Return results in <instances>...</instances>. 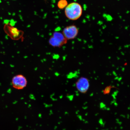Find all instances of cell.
Returning <instances> with one entry per match:
<instances>
[{
    "label": "cell",
    "instance_id": "obj_1",
    "mask_svg": "<svg viewBox=\"0 0 130 130\" xmlns=\"http://www.w3.org/2000/svg\"><path fill=\"white\" fill-rule=\"evenodd\" d=\"M65 15L70 20L75 21L82 15L83 8L79 3L73 2L68 4L65 8Z\"/></svg>",
    "mask_w": 130,
    "mask_h": 130
},
{
    "label": "cell",
    "instance_id": "obj_2",
    "mask_svg": "<svg viewBox=\"0 0 130 130\" xmlns=\"http://www.w3.org/2000/svg\"><path fill=\"white\" fill-rule=\"evenodd\" d=\"M67 41L62 33L55 32L50 37L48 43L52 46L60 48L67 43Z\"/></svg>",
    "mask_w": 130,
    "mask_h": 130
},
{
    "label": "cell",
    "instance_id": "obj_3",
    "mask_svg": "<svg viewBox=\"0 0 130 130\" xmlns=\"http://www.w3.org/2000/svg\"><path fill=\"white\" fill-rule=\"evenodd\" d=\"M4 30L5 32L12 40H17L22 37L23 32L19 30L9 23L5 24Z\"/></svg>",
    "mask_w": 130,
    "mask_h": 130
},
{
    "label": "cell",
    "instance_id": "obj_4",
    "mask_svg": "<svg viewBox=\"0 0 130 130\" xmlns=\"http://www.w3.org/2000/svg\"><path fill=\"white\" fill-rule=\"evenodd\" d=\"M12 87L17 90H22L27 87L26 78L22 74H18L13 77L11 81Z\"/></svg>",
    "mask_w": 130,
    "mask_h": 130
},
{
    "label": "cell",
    "instance_id": "obj_5",
    "mask_svg": "<svg viewBox=\"0 0 130 130\" xmlns=\"http://www.w3.org/2000/svg\"><path fill=\"white\" fill-rule=\"evenodd\" d=\"M79 30L77 27L75 25H72L65 27L62 33L66 39L68 40L75 38Z\"/></svg>",
    "mask_w": 130,
    "mask_h": 130
},
{
    "label": "cell",
    "instance_id": "obj_6",
    "mask_svg": "<svg viewBox=\"0 0 130 130\" xmlns=\"http://www.w3.org/2000/svg\"><path fill=\"white\" fill-rule=\"evenodd\" d=\"M76 88L80 93H87L89 88L90 84L89 79L85 77H81L76 83Z\"/></svg>",
    "mask_w": 130,
    "mask_h": 130
},
{
    "label": "cell",
    "instance_id": "obj_7",
    "mask_svg": "<svg viewBox=\"0 0 130 130\" xmlns=\"http://www.w3.org/2000/svg\"><path fill=\"white\" fill-rule=\"evenodd\" d=\"M68 4L67 0H60L58 3L57 6L59 9H65Z\"/></svg>",
    "mask_w": 130,
    "mask_h": 130
},
{
    "label": "cell",
    "instance_id": "obj_8",
    "mask_svg": "<svg viewBox=\"0 0 130 130\" xmlns=\"http://www.w3.org/2000/svg\"><path fill=\"white\" fill-rule=\"evenodd\" d=\"M113 88H116V87L111 86H107V87L105 88L104 89L102 90V92H103L104 95H108V94H109L110 93V91H111V89Z\"/></svg>",
    "mask_w": 130,
    "mask_h": 130
}]
</instances>
